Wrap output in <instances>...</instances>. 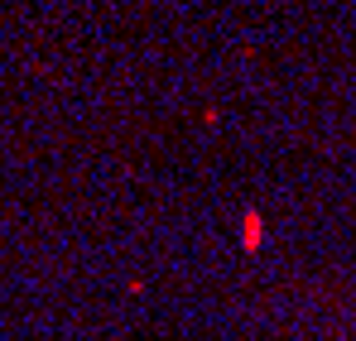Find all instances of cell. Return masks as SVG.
Segmentation results:
<instances>
[{
	"instance_id": "obj_1",
	"label": "cell",
	"mask_w": 356,
	"mask_h": 341,
	"mask_svg": "<svg viewBox=\"0 0 356 341\" xmlns=\"http://www.w3.org/2000/svg\"><path fill=\"white\" fill-rule=\"evenodd\" d=\"M245 245H260V212H245Z\"/></svg>"
}]
</instances>
